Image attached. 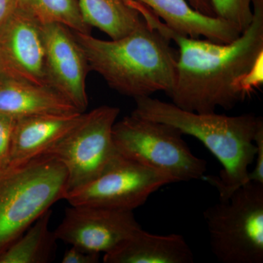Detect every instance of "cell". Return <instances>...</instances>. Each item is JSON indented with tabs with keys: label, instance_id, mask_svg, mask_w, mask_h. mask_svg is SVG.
Masks as SVG:
<instances>
[{
	"label": "cell",
	"instance_id": "obj_17",
	"mask_svg": "<svg viewBox=\"0 0 263 263\" xmlns=\"http://www.w3.org/2000/svg\"><path fill=\"white\" fill-rule=\"evenodd\" d=\"M52 211H46L0 254V263H47L54 257L57 239L49 228Z\"/></svg>",
	"mask_w": 263,
	"mask_h": 263
},
{
	"label": "cell",
	"instance_id": "obj_10",
	"mask_svg": "<svg viewBox=\"0 0 263 263\" xmlns=\"http://www.w3.org/2000/svg\"><path fill=\"white\" fill-rule=\"evenodd\" d=\"M48 86L67 99L79 111L87 108L86 80L90 69L75 34L59 24L42 25Z\"/></svg>",
	"mask_w": 263,
	"mask_h": 263
},
{
	"label": "cell",
	"instance_id": "obj_11",
	"mask_svg": "<svg viewBox=\"0 0 263 263\" xmlns=\"http://www.w3.org/2000/svg\"><path fill=\"white\" fill-rule=\"evenodd\" d=\"M0 65L5 75L48 86L42 25L18 7L0 27Z\"/></svg>",
	"mask_w": 263,
	"mask_h": 263
},
{
	"label": "cell",
	"instance_id": "obj_8",
	"mask_svg": "<svg viewBox=\"0 0 263 263\" xmlns=\"http://www.w3.org/2000/svg\"><path fill=\"white\" fill-rule=\"evenodd\" d=\"M173 183L174 179L167 175L122 155L98 178L67 192L64 200L70 205L134 211L152 194Z\"/></svg>",
	"mask_w": 263,
	"mask_h": 263
},
{
	"label": "cell",
	"instance_id": "obj_19",
	"mask_svg": "<svg viewBox=\"0 0 263 263\" xmlns=\"http://www.w3.org/2000/svg\"><path fill=\"white\" fill-rule=\"evenodd\" d=\"M216 17L227 21L243 33L253 18L254 0H210Z\"/></svg>",
	"mask_w": 263,
	"mask_h": 263
},
{
	"label": "cell",
	"instance_id": "obj_7",
	"mask_svg": "<svg viewBox=\"0 0 263 263\" xmlns=\"http://www.w3.org/2000/svg\"><path fill=\"white\" fill-rule=\"evenodd\" d=\"M119 113L120 109L109 105L84 113L81 122L43 154L65 166L67 192L96 179L122 157L113 139Z\"/></svg>",
	"mask_w": 263,
	"mask_h": 263
},
{
	"label": "cell",
	"instance_id": "obj_18",
	"mask_svg": "<svg viewBox=\"0 0 263 263\" xmlns=\"http://www.w3.org/2000/svg\"><path fill=\"white\" fill-rule=\"evenodd\" d=\"M17 7L41 25L59 24L72 32L91 34L78 0H17Z\"/></svg>",
	"mask_w": 263,
	"mask_h": 263
},
{
	"label": "cell",
	"instance_id": "obj_23",
	"mask_svg": "<svg viewBox=\"0 0 263 263\" xmlns=\"http://www.w3.org/2000/svg\"><path fill=\"white\" fill-rule=\"evenodd\" d=\"M17 8V0H0V27Z\"/></svg>",
	"mask_w": 263,
	"mask_h": 263
},
{
	"label": "cell",
	"instance_id": "obj_12",
	"mask_svg": "<svg viewBox=\"0 0 263 263\" xmlns=\"http://www.w3.org/2000/svg\"><path fill=\"white\" fill-rule=\"evenodd\" d=\"M84 113L38 114L17 119L7 166L43 155L81 122Z\"/></svg>",
	"mask_w": 263,
	"mask_h": 263
},
{
	"label": "cell",
	"instance_id": "obj_2",
	"mask_svg": "<svg viewBox=\"0 0 263 263\" xmlns=\"http://www.w3.org/2000/svg\"><path fill=\"white\" fill-rule=\"evenodd\" d=\"M73 33L90 71L119 94L134 99L158 91L167 95L174 87L178 51L171 39L146 21L127 35L110 41Z\"/></svg>",
	"mask_w": 263,
	"mask_h": 263
},
{
	"label": "cell",
	"instance_id": "obj_25",
	"mask_svg": "<svg viewBox=\"0 0 263 263\" xmlns=\"http://www.w3.org/2000/svg\"><path fill=\"white\" fill-rule=\"evenodd\" d=\"M2 74H4V72H3V68H2L1 65H0V75H2Z\"/></svg>",
	"mask_w": 263,
	"mask_h": 263
},
{
	"label": "cell",
	"instance_id": "obj_22",
	"mask_svg": "<svg viewBox=\"0 0 263 263\" xmlns=\"http://www.w3.org/2000/svg\"><path fill=\"white\" fill-rule=\"evenodd\" d=\"M100 254L91 253L71 246L62 257V263H98Z\"/></svg>",
	"mask_w": 263,
	"mask_h": 263
},
{
	"label": "cell",
	"instance_id": "obj_13",
	"mask_svg": "<svg viewBox=\"0 0 263 263\" xmlns=\"http://www.w3.org/2000/svg\"><path fill=\"white\" fill-rule=\"evenodd\" d=\"M149 8L176 32L190 37H204L217 43H229L240 34L238 27L194 9L186 0H135Z\"/></svg>",
	"mask_w": 263,
	"mask_h": 263
},
{
	"label": "cell",
	"instance_id": "obj_3",
	"mask_svg": "<svg viewBox=\"0 0 263 263\" xmlns=\"http://www.w3.org/2000/svg\"><path fill=\"white\" fill-rule=\"evenodd\" d=\"M133 113L138 117L169 124L199 140L219 160V176H204L218 190L219 200L229 198L249 182V167L255 160L254 138L263 127L262 118L254 114L229 116L188 111L151 96L135 99Z\"/></svg>",
	"mask_w": 263,
	"mask_h": 263
},
{
	"label": "cell",
	"instance_id": "obj_6",
	"mask_svg": "<svg viewBox=\"0 0 263 263\" xmlns=\"http://www.w3.org/2000/svg\"><path fill=\"white\" fill-rule=\"evenodd\" d=\"M173 126L135 114L116 122L113 139L120 155L167 175L174 182L201 179L207 162L196 157Z\"/></svg>",
	"mask_w": 263,
	"mask_h": 263
},
{
	"label": "cell",
	"instance_id": "obj_15",
	"mask_svg": "<svg viewBox=\"0 0 263 263\" xmlns=\"http://www.w3.org/2000/svg\"><path fill=\"white\" fill-rule=\"evenodd\" d=\"M73 112L80 111L52 88L0 75V114L18 119L38 114Z\"/></svg>",
	"mask_w": 263,
	"mask_h": 263
},
{
	"label": "cell",
	"instance_id": "obj_5",
	"mask_svg": "<svg viewBox=\"0 0 263 263\" xmlns=\"http://www.w3.org/2000/svg\"><path fill=\"white\" fill-rule=\"evenodd\" d=\"M212 253L222 263L263 262V184L249 181L205 209Z\"/></svg>",
	"mask_w": 263,
	"mask_h": 263
},
{
	"label": "cell",
	"instance_id": "obj_16",
	"mask_svg": "<svg viewBox=\"0 0 263 263\" xmlns=\"http://www.w3.org/2000/svg\"><path fill=\"white\" fill-rule=\"evenodd\" d=\"M84 20L110 39H119L138 28L143 22L138 10L125 0H78Z\"/></svg>",
	"mask_w": 263,
	"mask_h": 263
},
{
	"label": "cell",
	"instance_id": "obj_20",
	"mask_svg": "<svg viewBox=\"0 0 263 263\" xmlns=\"http://www.w3.org/2000/svg\"><path fill=\"white\" fill-rule=\"evenodd\" d=\"M16 120L14 117L0 114V170L4 168L8 164Z\"/></svg>",
	"mask_w": 263,
	"mask_h": 263
},
{
	"label": "cell",
	"instance_id": "obj_21",
	"mask_svg": "<svg viewBox=\"0 0 263 263\" xmlns=\"http://www.w3.org/2000/svg\"><path fill=\"white\" fill-rule=\"evenodd\" d=\"M254 143L257 147L255 166L253 171L249 173V181L263 184V127L257 132Z\"/></svg>",
	"mask_w": 263,
	"mask_h": 263
},
{
	"label": "cell",
	"instance_id": "obj_14",
	"mask_svg": "<svg viewBox=\"0 0 263 263\" xmlns=\"http://www.w3.org/2000/svg\"><path fill=\"white\" fill-rule=\"evenodd\" d=\"M194 259L183 235H154L142 228L103 256L105 263H193Z\"/></svg>",
	"mask_w": 263,
	"mask_h": 263
},
{
	"label": "cell",
	"instance_id": "obj_9",
	"mask_svg": "<svg viewBox=\"0 0 263 263\" xmlns=\"http://www.w3.org/2000/svg\"><path fill=\"white\" fill-rule=\"evenodd\" d=\"M141 226L133 211L70 205L54 230L58 240L91 253H107Z\"/></svg>",
	"mask_w": 263,
	"mask_h": 263
},
{
	"label": "cell",
	"instance_id": "obj_24",
	"mask_svg": "<svg viewBox=\"0 0 263 263\" xmlns=\"http://www.w3.org/2000/svg\"><path fill=\"white\" fill-rule=\"evenodd\" d=\"M194 9L202 14L216 17L214 8L210 0H186Z\"/></svg>",
	"mask_w": 263,
	"mask_h": 263
},
{
	"label": "cell",
	"instance_id": "obj_1",
	"mask_svg": "<svg viewBox=\"0 0 263 263\" xmlns=\"http://www.w3.org/2000/svg\"><path fill=\"white\" fill-rule=\"evenodd\" d=\"M253 18L245 32L229 43H217L180 34L152 10L144 18L177 45L176 81L167 96L176 106L200 114L230 110L243 102L259 74L263 53V0H254Z\"/></svg>",
	"mask_w": 263,
	"mask_h": 263
},
{
	"label": "cell",
	"instance_id": "obj_4",
	"mask_svg": "<svg viewBox=\"0 0 263 263\" xmlns=\"http://www.w3.org/2000/svg\"><path fill=\"white\" fill-rule=\"evenodd\" d=\"M67 193V171L51 155L0 170V254Z\"/></svg>",
	"mask_w": 263,
	"mask_h": 263
}]
</instances>
